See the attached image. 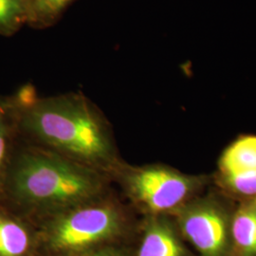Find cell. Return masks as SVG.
Masks as SVG:
<instances>
[{
	"label": "cell",
	"instance_id": "7a4b0ae2",
	"mask_svg": "<svg viewBox=\"0 0 256 256\" xmlns=\"http://www.w3.org/2000/svg\"><path fill=\"white\" fill-rule=\"evenodd\" d=\"M113 188L108 176L19 140L0 200L36 223Z\"/></svg>",
	"mask_w": 256,
	"mask_h": 256
},
{
	"label": "cell",
	"instance_id": "6da1fadb",
	"mask_svg": "<svg viewBox=\"0 0 256 256\" xmlns=\"http://www.w3.org/2000/svg\"><path fill=\"white\" fill-rule=\"evenodd\" d=\"M19 140L108 176L124 162L108 119L82 92L39 97L32 86L12 95Z\"/></svg>",
	"mask_w": 256,
	"mask_h": 256
},
{
	"label": "cell",
	"instance_id": "52a82bcc",
	"mask_svg": "<svg viewBox=\"0 0 256 256\" xmlns=\"http://www.w3.org/2000/svg\"><path fill=\"white\" fill-rule=\"evenodd\" d=\"M138 245L132 256H192L170 216L140 218Z\"/></svg>",
	"mask_w": 256,
	"mask_h": 256
},
{
	"label": "cell",
	"instance_id": "3957f363",
	"mask_svg": "<svg viewBox=\"0 0 256 256\" xmlns=\"http://www.w3.org/2000/svg\"><path fill=\"white\" fill-rule=\"evenodd\" d=\"M113 188L90 200L37 221L40 256H70L120 243L137 234L140 220Z\"/></svg>",
	"mask_w": 256,
	"mask_h": 256
},
{
	"label": "cell",
	"instance_id": "4fadbf2b",
	"mask_svg": "<svg viewBox=\"0 0 256 256\" xmlns=\"http://www.w3.org/2000/svg\"><path fill=\"white\" fill-rule=\"evenodd\" d=\"M132 254L133 250L128 246V243H120L70 256H132Z\"/></svg>",
	"mask_w": 256,
	"mask_h": 256
},
{
	"label": "cell",
	"instance_id": "30bf717a",
	"mask_svg": "<svg viewBox=\"0 0 256 256\" xmlns=\"http://www.w3.org/2000/svg\"><path fill=\"white\" fill-rule=\"evenodd\" d=\"M19 144L18 108L12 96H0V192Z\"/></svg>",
	"mask_w": 256,
	"mask_h": 256
},
{
	"label": "cell",
	"instance_id": "8fae6325",
	"mask_svg": "<svg viewBox=\"0 0 256 256\" xmlns=\"http://www.w3.org/2000/svg\"><path fill=\"white\" fill-rule=\"evenodd\" d=\"M32 0H0V34L12 36L28 24Z\"/></svg>",
	"mask_w": 256,
	"mask_h": 256
},
{
	"label": "cell",
	"instance_id": "5b68a950",
	"mask_svg": "<svg viewBox=\"0 0 256 256\" xmlns=\"http://www.w3.org/2000/svg\"><path fill=\"white\" fill-rule=\"evenodd\" d=\"M234 202L218 190L202 192L172 218L182 238L200 256H230V220Z\"/></svg>",
	"mask_w": 256,
	"mask_h": 256
},
{
	"label": "cell",
	"instance_id": "8992f818",
	"mask_svg": "<svg viewBox=\"0 0 256 256\" xmlns=\"http://www.w3.org/2000/svg\"><path fill=\"white\" fill-rule=\"evenodd\" d=\"M212 180L234 202L256 198V134L241 135L225 147Z\"/></svg>",
	"mask_w": 256,
	"mask_h": 256
},
{
	"label": "cell",
	"instance_id": "277c9868",
	"mask_svg": "<svg viewBox=\"0 0 256 256\" xmlns=\"http://www.w3.org/2000/svg\"><path fill=\"white\" fill-rule=\"evenodd\" d=\"M111 180L124 200L142 218H172L204 192L210 182L207 176L185 174L168 165H132L126 162Z\"/></svg>",
	"mask_w": 256,
	"mask_h": 256
},
{
	"label": "cell",
	"instance_id": "7c38bea8",
	"mask_svg": "<svg viewBox=\"0 0 256 256\" xmlns=\"http://www.w3.org/2000/svg\"><path fill=\"white\" fill-rule=\"evenodd\" d=\"M76 0H32L28 26L43 30L55 25Z\"/></svg>",
	"mask_w": 256,
	"mask_h": 256
},
{
	"label": "cell",
	"instance_id": "ba28073f",
	"mask_svg": "<svg viewBox=\"0 0 256 256\" xmlns=\"http://www.w3.org/2000/svg\"><path fill=\"white\" fill-rule=\"evenodd\" d=\"M0 256H40L36 225L1 200Z\"/></svg>",
	"mask_w": 256,
	"mask_h": 256
},
{
	"label": "cell",
	"instance_id": "9c48e42d",
	"mask_svg": "<svg viewBox=\"0 0 256 256\" xmlns=\"http://www.w3.org/2000/svg\"><path fill=\"white\" fill-rule=\"evenodd\" d=\"M230 256H256V196L234 202L230 220Z\"/></svg>",
	"mask_w": 256,
	"mask_h": 256
}]
</instances>
